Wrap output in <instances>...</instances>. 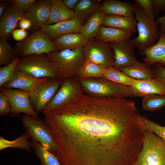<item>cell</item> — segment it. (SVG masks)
<instances>
[{
  "mask_svg": "<svg viewBox=\"0 0 165 165\" xmlns=\"http://www.w3.org/2000/svg\"><path fill=\"white\" fill-rule=\"evenodd\" d=\"M44 115L61 165H134L142 149L141 115L127 98L82 92Z\"/></svg>",
  "mask_w": 165,
  "mask_h": 165,
  "instance_id": "1",
  "label": "cell"
},
{
  "mask_svg": "<svg viewBox=\"0 0 165 165\" xmlns=\"http://www.w3.org/2000/svg\"><path fill=\"white\" fill-rule=\"evenodd\" d=\"M134 9L138 35L132 39L131 41L143 56L144 49L153 45L159 40L160 31L154 15L144 11L136 2Z\"/></svg>",
  "mask_w": 165,
  "mask_h": 165,
  "instance_id": "2",
  "label": "cell"
},
{
  "mask_svg": "<svg viewBox=\"0 0 165 165\" xmlns=\"http://www.w3.org/2000/svg\"><path fill=\"white\" fill-rule=\"evenodd\" d=\"M83 47L74 50L54 51L47 54L57 69L58 77L62 80L71 78L86 60Z\"/></svg>",
  "mask_w": 165,
  "mask_h": 165,
  "instance_id": "3",
  "label": "cell"
},
{
  "mask_svg": "<svg viewBox=\"0 0 165 165\" xmlns=\"http://www.w3.org/2000/svg\"><path fill=\"white\" fill-rule=\"evenodd\" d=\"M134 165H165V141L152 131L144 130L142 148Z\"/></svg>",
  "mask_w": 165,
  "mask_h": 165,
  "instance_id": "4",
  "label": "cell"
},
{
  "mask_svg": "<svg viewBox=\"0 0 165 165\" xmlns=\"http://www.w3.org/2000/svg\"><path fill=\"white\" fill-rule=\"evenodd\" d=\"M16 70L36 78L58 79L56 68L46 53L20 57Z\"/></svg>",
  "mask_w": 165,
  "mask_h": 165,
  "instance_id": "5",
  "label": "cell"
},
{
  "mask_svg": "<svg viewBox=\"0 0 165 165\" xmlns=\"http://www.w3.org/2000/svg\"><path fill=\"white\" fill-rule=\"evenodd\" d=\"M78 80L84 90L97 97H134L130 86L118 84L103 78L97 79L79 78Z\"/></svg>",
  "mask_w": 165,
  "mask_h": 165,
  "instance_id": "6",
  "label": "cell"
},
{
  "mask_svg": "<svg viewBox=\"0 0 165 165\" xmlns=\"http://www.w3.org/2000/svg\"><path fill=\"white\" fill-rule=\"evenodd\" d=\"M15 50L17 56L23 57L33 54H48L59 50L53 40L40 29L35 31L21 42Z\"/></svg>",
  "mask_w": 165,
  "mask_h": 165,
  "instance_id": "7",
  "label": "cell"
},
{
  "mask_svg": "<svg viewBox=\"0 0 165 165\" xmlns=\"http://www.w3.org/2000/svg\"><path fill=\"white\" fill-rule=\"evenodd\" d=\"M21 119L25 132L30 138L55 154V145L45 120L38 116L26 114L23 116Z\"/></svg>",
  "mask_w": 165,
  "mask_h": 165,
  "instance_id": "8",
  "label": "cell"
},
{
  "mask_svg": "<svg viewBox=\"0 0 165 165\" xmlns=\"http://www.w3.org/2000/svg\"><path fill=\"white\" fill-rule=\"evenodd\" d=\"M86 60L107 69L115 65L113 51L108 43L95 37L88 39L83 47Z\"/></svg>",
  "mask_w": 165,
  "mask_h": 165,
  "instance_id": "9",
  "label": "cell"
},
{
  "mask_svg": "<svg viewBox=\"0 0 165 165\" xmlns=\"http://www.w3.org/2000/svg\"><path fill=\"white\" fill-rule=\"evenodd\" d=\"M63 80L49 79L30 92L29 99L34 111L38 114L43 111L60 88Z\"/></svg>",
  "mask_w": 165,
  "mask_h": 165,
  "instance_id": "10",
  "label": "cell"
},
{
  "mask_svg": "<svg viewBox=\"0 0 165 165\" xmlns=\"http://www.w3.org/2000/svg\"><path fill=\"white\" fill-rule=\"evenodd\" d=\"M0 89L10 104V114L12 117H20L21 113L34 117L38 116V114L34 111L31 105L30 92L17 89L3 87H0Z\"/></svg>",
  "mask_w": 165,
  "mask_h": 165,
  "instance_id": "11",
  "label": "cell"
},
{
  "mask_svg": "<svg viewBox=\"0 0 165 165\" xmlns=\"http://www.w3.org/2000/svg\"><path fill=\"white\" fill-rule=\"evenodd\" d=\"M81 85L71 78L63 80L60 88L42 113L68 104L81 93Z\"/></svg>",
  "mask_w": 165,
  "mask_h": 165,
  "instance_id": "12",
  "label": "cell"
},
{
  "mask_svg": "<svg viewBox=\"0 0 165 165\" xmlns=\"http://www.w3.org/2000/svg\"><path fill=\"white\" fill-rule=\"evenodd\" d=\"M108 43L114 52V67L120 68L131 65L137 61L134 52L135 47L130 38Z\"/></svg>",
  "mask_w": 165,
  "mask_h": 165,
  "instance_id": "13",
  "label": "cell"
},
{
  "mask_svg": "<svg viewBox=\"0 0 165 165\" xmlns=\"http://www.w3.org/2000/svg\"><path fill=\"white\" fill-rule=\"evenodd\" d=\"M49 79L36 78L23 71L16 70L11 79L1 87L30 92Z\"/></svg>",
  "mask_w": 165,
  "mask_h": 165,
  "instance_id": "14",
  "label": "cell"
},
{
  "mask_svg": "<svg viewBox=\"0 0 165 165\" xmlns=\"http://www.w3.org/2000/svg\"><path fill=\"white\" fill-rule=\"evenodd\" d=\"M82 24L76 18L67 20L51 25L45 24L40 30L51 40L62 35L80 32Z\"/></svg>",
  "mask_w": 165,
  "mask_h": 165,
  "instance_id": "15",
  "label": "cell"
},
{
  "mask_svg": "<svg viewBox=\"0 0 165 165\" xmlns=\"http://www.w3.org/2000/svg\"><path fill=\"white\" fill-rule=\"evenodd\" d=\"M24 18V12L12 4L0 16V36L7 38L14 30L18 21Z\"/></svg>",
  "mask_w": 165,
  "mask_h": 165,
  "instance_id": "16",
  "label": "cell"
},
{
  "mask_svg": "<svg viewBox=\"0 0 165 165\" xmlns=\"http://www.w3.org/2000/svg\"><path fill=\"white\" fill-rule=\"evenodd\" d=\"M51 5L45 1H37L25 13V18L30 20L34 31L39 30L48 20Z\"/></svg>",
  "mask_w": 165,
  "mask_h": 165,
  "instance_id": "17",
  "label": "cell"
},
{
  "mask_svg": "<svg viewBox=\"0 0 165 165\" xmlns=\"http://www.w3.org/2000/svg\"><path fill=\"white\" fill-rule=\"evenodd\" d=\"M130 87L134 97H143L153 94L165 95V86L154 78L137 80Z\"/></svg>",
  "mask_w": 165,
  "mask_h": 165,
  "instance_id": "18",
  "label": "cell"
},
{
  "mask_svg": "<svg viewBox=\"0 0 165 165\" xmlns=\"http://www.w3.org/2000/svg\"><path fill=\"white\" fill-rule=\"evenodd\" d=\"M160 38L153 45L145 48L143 56L144 62L150 66L156 63L165 65V33L160 32Z\"/></svg>",
  "mask_w": 165,
  "mask_h": 165,
  "instance_id": "19",
  "label": "cell"
},
{
  "mask_svg": "<svg viewBox=\"0 0 165 165\" xmlns=\"http://www.w3.org/2000/svg\"><path fill=\"white\" fill-rule=\"evenodd\" d=\"M51 5L49 18L46 24L51 25L75 17L74 11L68 8L61 0H45Z\"/></svg>",
  "mask_w": 165,
  "mask_h": 165,
  "instance_id": "20",
  "label": "cell"
},
{
  "mask_svg": "<svg viewBox=\"0 0 165 165\" xmlns=\"http://www.w3.org/2000/svg\"><path fill=\"white\" fill-rule=\"evenodd\" d=\"M101 9L106 14L134 18V6L129 2L117 0H105Z\"/></svg>",
  "mask_w": 165,
  "mask_h": 165,
  "instance_id": "21",
  "label": "cell"
},
{
  "mask_svg": "<svg viewBox=\"0 0 165 165\" xmlns=\"http://www.w3.org/2000/svg\"><path fill=\"white\" fill-rule=\"evenodd\" d=\"M100 0H79L73 11L75 17L82 24H84L89 19L101 8Z\"/></svg>",
  "mask_w": 165,
  "mask_h": 165,
  "instance_id": "22",
  "label": "cell"
},
{
  "mask_svg": "<svg viewBox=\"0 0 165 165\" xmlns=\"http://www.w3.org/2000/svg\"><path fill=\"white\" fill-rule=\"evenodd\" d=\"M88 39L82 33L64 34L53 40L59 51L65 49L74 50L83 47Z\"/></svg>",
  "mask_w": 165,
  "mask_h": 165,
  "instance_id": "23",
  "label": "cell"
},
{
  "mask_svg": "<svg viewBox=\"0 0 165 165\" xmlns=\"http://www.w3.org/2000/svg\"><path fill=\"white\" fill-rule=\"evenodd\" d=\"M151 66L145 62L137 60L130 65L118 68L128 76L137 80H144L154 78Z\"/></svg>",
  "mask_w": 165,
  "mask_h": 165,
  "instance_id": "24",
  "label": "cell"
},
{
  "mask_svg": "<svg viewBox=\"0 0 165 165\" xmlns=\"http://www.w3.org/2000/svg\"><path fill=\"white\" fill-rule=\"evenodd\" d=\"M102 26L126 30L132 33L137 31V22L134 18L107 14Z\"/></svg>",
  "mask_w": 165,
  "mask_h": 165,
  "instance_id": "25",
  "label": "cell"
},
{
  "mask_svg": "<svg viewBox=\"0 0 165 165\" xmlns=\"http://www.w3.org/2000/svg\"><path fill=\"white\" fill-rule=\"evenodd\" d=\"M133 33L116 28L101 26L95 37L107 43L130 38Z\"/></svg>",
  "mask_w": 165,
  "mask_h": 165,
  "instance_id": "26",
  "label": "cell"
},
{
  "mask_svg": "<svg viewBox=\"0 0 165 165\" xmlns=\"http://www.w3.org/2000/svg\"><path fill=\"white\" fill-rule=\"evenodd\" d=\"M106 15L101 8L82 26L80 32L88 39L95 37Z\"/></svg>",
  "mask_w": 165,
  "mask_h": 165,
  "instance_id": "27",
  "label": "cell"
},
{
  "mask_svg": "<svg viewBox=\"0 0 165 165\" xmlns=\"http://www.w3.org/2000/svg\"><path fill=\"white\" fill-rule=\"evenodd\" d=\"M30 143V147L39 160L41 165H61L56 155L38 142L31 139Z\"/></svg>",
  "mask_w": 165,
  "mask_h": 165,
  "instance_id": "28",
  "label": "cell"
},
{
  "mask_svg": "<svg viewBox=\"0 0 165 165\" xmlns=\"http://www.w3.org/2000/svg\"><path fill=\"white\" fill-rule=\"evenodd\" d=\"M102 78L116 83L128 86L133 85L137 81L126 75L114 66L106 69Z\"/></svg>",
  "mask_w": 165,
  "mask_h": 165,
  "instance_id": "29",
  "label": "cell"
},
{
  "mask_svg": "<svg viewBox=\"0 0 165 165\" xmlns=\"http://www.w3.org/2000/svg\"><path fill=\"white\" fill-rule=\"evenodd\" d=\"M106 68L86 60L78 70L77 75L83 79L102 78Z\"/></svg>",
  "mask_w": 165,
  "mask_h": 165,
  "instance_id": "30",
  "label": "cell"
},
{
  "mask_svg": "<svg viewBox=\"0 0 165 165\" xmlns=\"http://www.w3.org/2000/svg\"><path fill=\"white\" fill-rule=\"evenodd\" d=\"M30 137L25 132L16 139L10 141L0 136V150L1 151L8 148H17L24 150L29 152H31Z\"/></svg>",
  "mask_w": 165,
  "mask_h": 165,
  "instance_id": "31",
  "label": "cell"
},
{
  "mask_svg": "<svg viewBox=\"0 0 165 165\" xmlns=\"http://www.w3.org/2000/svg\"><path fill=\"white\" fill-rule=\"evenodd\" d=\"M15 49L8 42L7 38L0 37V66L7 65L17 57Z\"/></svg>",
  "mask_w": 165,
  "mask_h": 165,
  "instance_id": "32",
  "label": "cell"
},
{
  "mask_svg": "<svg viewBox=\"0 0 165 165\" xmlns=\"http://www.w3.org/2000/svg\"><path fill=\"white\" fill-rule=\"evenodd\" d=\"M143 109L145 111H156L165 107V95L153 94L143 97Z\"/></svg>",
  "mask_w": 165,
  "mask_h": 165,
  "instance_id": "33",
  "label": "cell"
},
{
  "mask_svg": "<svg viewBox=\"0 0 165 165\" xmlns=\"http://www.w3.org/2000/svg\"><path fill=\"white\" fill-rule=\"evenodd\" d=\"M140 123L143 130H148L165 141V126H161L144 116H141Z\"/></svg>",
  "mask_w": 165,
  "mask_h": 165,
  "instance_id": "34",
  "label": "cell"
},
{
  "mask_svg": "<svg viewBox=\"0 0 165 165\" xmlns=\"http://www.w3.org/2000/svg\"><path fill=\"white\" fill-rule=\"evenodd\" d=\"M20 57L8 65L0 68V87L9 81L13 76Z\"/></svg>",
  "mask_w": 165,
  "mask_h": 165,
  "instance_id": "35",
  "label": "cell"
},
{
  "mask_svg": "<svg viewBox=\"0 0 165 165\" xmlns=\"http://www.w3.org/2000/svg\"><path fill=\"white\" fill-rule=\"evenodd\" d=\"M152 68L154 79L165 86V67L164 65L159 63H155L153 65Z\"/></svg>",
  "mask_w": 165,
  "mask_h": 165,
  "instance_id": "36",
  "label": "cell"
},
{
  "mask_svg": "<svg viewBox=\"0 0 165 165\" xmlns=\"http://www.w3.org/2000/svg\"><path fill=\"white\" fill-rule=\"evenodd\" d=\"M11 106L10 104L4 95L1 91L0 92V116L3 117L6 116L10 113Z\"/></svg>",
  "mask_w": 165,
  "mask_h": 165,
  "instance_id": "37",
  "label": "cell"
},
{
  "mask_svg": "<svg viewBox=\"0 0 165 165\" xmlns=\"http://www.w3.org/2000/svg\"><path fill=\"white\" fill-rule=\"evenodd\" d=\"M134 1L144 11L154 15L152 0H135Z\"/></svg>",
  "mask_w": 165,
  "mask_h": 165,
  "instance_id": "38",
  "label": "cell"
},
{
  "mask_svg": "<svg viewBox=\"0 0 165 165\" xmlns=\"http://www.w3.org/2000/svg\"><path fill=\"white\" fill-rule=\"evenodd\" d=\"M35 0H12V4H14L21 9L24 12L27 10L35 2Z\"/></svg>",
  "mask_w": 165,
  "mask_h": 165,
  "instance_id": "39",
  "label": "cell"
},
{
  "mask_svg": "<svg viewBox=\"0 0 165 165\" xmlns=\"http://www.w3.org/2000/svg\"><path fill=\"white\" fill-rule=\"evenodd\" d=\"M13 38L17 41L25 39L27 37L28 33L26 30L19 29L14 30L12 33Z\"/></svg>",
  "mask_w": 165,
  "mask_h": 165,
  "instance_id": "40",
  "label": "cell"
},
{
  "mask_svg": "<svg viewBox=\"0 0 165 165\" xmlns=\"http://www.w3.org/2000/svg\"><path fill=\"white\" fill-rule=\"evenodd\" d=\"M154 15L157 16L159 13L165 10V0H152Z\"/></svg>",
  "mask_w": 165,
  "mask_h": 165,
  "instance_id": "41",
  "label": "cell"
},
{
  "mask_svg": "<svg viewBox=\"0 0 165 165\" xmlns=\"http://www.w3.org/2000/svg\"><path fill=\"white\" fill-rule=\"evenodd\" d=\"M19 24L21 29L26 30L30 29L32 26L31 21L25 18L21 19L19 21Z\"/></svg>",
  "mask_w": 165,
  "mask_h": 165,
  "instance_id": "42",
  "label": "cell"
},
{
  "mask_svg": "<svg viewBox=\"0 0 165 165\" xmlns=\"http://www.w3.org/2000/svg\"><path fill=\"white\" fill-rule=\"evenodd\" d=\"M156 21L160 25V32L165 33V12L163 16L157 18Z\"/></svg>",
  "mask_w": 165,
  "mask_h": 165,
  "instance_id": "43",
  "label": "cell"
},
{
  "mask_svg": "<svg viewBox=\"0 0 165 165\" xmlns=\"http://www.w3.org/2000/svg\"><path fill=\"white\" fill-rule=\"evenodd\" d=\"M79 0H64L63 2L68 9L74 10L75 6Z\"/></svg>",
  "mask_w": 165,
  "mask_h": 165,
  "instance_id": "44",
  "label": "cell"
},
{
  "mask_svg": "<svg viewBox=\"0 0 165 165\" xmlns=\"http://www.w3.org/2000/svg\"><path fill=\"white\" fill-rule=\"evenodd\" d=\"M8 3L7 1L1 0L0 2V16H1L7 8Z\"/></svg>",
  "mask_w": 165,
  "mask_h": 165,
  "instance_id": "45",
  "label": "cell"
}]
</instances>
